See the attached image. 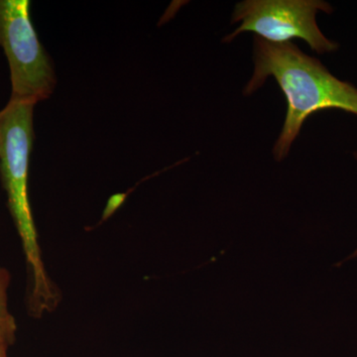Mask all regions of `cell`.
<instances>
[{"label": "cell", "instance_id": "2", "mask_svg": "<svg viewBox=\"0 0 357 357\" xmlns=\"http://www.w3.org/2000/svg\"><path fill=\"white\" fill-rule=\"evenodd\" d=\"M34 107V103L10 98L0 112V176L27 265V302L45 307L57 302L61 291L45 266L28 192Z\"/></svg>", "mask_w": 357, "mask_h": 357}, {"label": "cell", "instance_id": "7", "mask_svg": "<svg viewBox=\"0 0 357 357\" xmlns=\"http://www.w3.org/2000/svg\"><path fill=\"white\" fill-rule=\"evenodd\" d=\"M356 157L357 159V152L356 153ZM356 257H357V248L356 249V250L354 251V253H352V255L351 256H349V257L347 258V260L354 259V258H356Z\"/></svg>", "mask_w": 357, "mask_h": 357}, {"label": "cell", "instance_id": "4", "mask_svg": "<svg viewBox=\"0 0 357 357\" xmlns=\"http://www.w3.org/2000/svg\"><path fill=\"white\" fill-rule=\"evenodd\" d=\"M319 11L332 13L333 8L321 0H245L237 3L232 13V24L241 25L222 42L229 43L241 33L253 32L272 43L301 39L316 53H333L338 45L319 30L316 20Z\"/></svg>", "mask_w": 357, "mask_h": 357}, {"label": "cell", "instance_id": "6", "mask_svg": "<svg viewBox=\"0 0 357 357\" xmlns=\"http://www.w3.org/2000/svg\"><path fill=\"white\" fill-rule=\"evenodd\" d=\"M16 337H11L0 331V357H8V349L15 342Z\"/></svg>", "mask_w": 357, "mask_h": 357}, {"label": "cell", "instance_id": "5", "mask_svg": "<svg viewBox=\"0 0 357 357\" xmlns=\"http://www.w3.org/2000/svg\"><path fill=\"white\" fill-rule=\"evenodd\" d=\"M11 277L6 268L0 266V331L16 337L17 324L9 310L8 290Z\"/></svg>", "mask_w": 357, "mask_h": 357}, {"label": "cell", "instance_id": "1", "mask_svg": "<svg viewBox=\"0 0 357 357\" xmlns=\"http://www.w3.org/2000/svg\"><path fill=\"white\" fill-rule=\"evenodd\" d=\"M252 77L244 88L249 96L274 77L287 100V114L273 155L280 162L288 156L307 117L324 109H340L357 115V89L328 72L318 59L307 55L292 42L272 43L253 38Z\"/></svg>", "mask_w": 357, "mask_h": 357}, {"label": "cell", "instance_id": "3", "mask_svg": "<svg viewBox=\"0 0 357 357\" xmlns=\"http://www.w3.org/2000/svg\"><path fill=\"white\" fill-rule=\"evenodd\" d=\"M28 0H0V46L10 68L11 100H47L56 86L55 73L30 17Z\"/></svg>", "mask_w": 357, "mask_h": 357}]
</instances>
